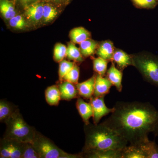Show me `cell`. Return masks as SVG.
Listing matches in <instances>:
<instances>
[{
    "label": "cell",
    "instance_id": "cell-1",
    "mask_svg": "<svg viewBox=\"0 0 158 158\" xmlns=\"http://www.w3.org/2000/svg\"><path fill=\"white\" fill-rule=\"evenodd\" d=\"M102 123L129 142L138 145L148 140L158 122V111L148 102H118Z\"/></svg>",
    "mask_w": 158,
    "mask_h": 158
},
{
    "label": "cell",
    "instance_id": "cell-2",
    "mask_svg": "<svg viewBox=\"0 0 158 158\" xmlns=\"http://www.w3.org/2000/svg\"><path fill=\"white\" fill-rule=\"evenodd\" d=\"M85 146L81 152L94 150H122L128 143L124 138L104 124L85 125Z\"/></svg>",
    "mask_w": 158,
    "mask_h": 158
},
{
    "label": "cell",
    "instance_id": "cell-3",
    "mask_svg": "<svg viewBox=\"0 0 158 158\" xmlns=\"http://www.w3.org/2000/svg\"><path fill=\"white\" fill-rule=\"evenodd\" d=\"M5 123L6 129L3 138L20 143H32L37 131L26 122L19 109Z\"/></svg>",
    "mask_w": 158,
    "mask_h": 158
},
{
    "label": "cell",
    "instance_id": "cell-4",
    "mask_svg": "<svg viewBox=\"0 0 158 158\" xmlns=\"http://www.w3.org/2000/svg\"><path fill=\"white\" fill-rule=\"evenodd\" d=\"M33 146L40 158H82L81 154H71L59 148L50 139L37 131Z\"/></svg>",
    "mask_w": 158,
    "mask_h": 158
},
{
    "label": "cell",
    "instance_id": "cell-5",
    "mask_svg": "<svg viewBox=\"0 0 158 158\" xmlns=\"http://www.w3.org/2000/svg\"><path fill=\"white\" fill-rule=\"evenodd\" d=\"M135 66L147 81L158 87V57L150 54H139L132 57Z\"/></svg>",
    "mask_w": 158,
    "mask_h": 158
},
{
    "label": "cell",
    "instance_id": "cell-6",
    "mask_svg": "<svg viewBox=\"0 0 158 158\" xmlns=\"http://www.w3.org/2000/svg\"><path fill=\"white\" fill-rule=\"evenodd\" d=\"M105 96L94 97H92L90 99V102L93 110V120L94 124H98L102 117L112 113L115 110V108H109L105 102Z\"/></svg>",
    "mask_w": 158,
    "mask_h": 158
},
{
    "label": "cell",
    "instance_id": "cell-7",
    "mask_svg": "<svg viewBox=\"0 0 158 158\" xmlns=\"http://www.w3.org/2000/svg\"><path fill=\"white\" fill-rule=\"evenodd\" d=\"M113 86V84L107 77H105L97 74L95 78L93 97L106 96L110 93V88Z\"/></svg>",
    "mask_w": 158,
    "mask_h": 158
},
{
    "label": "cell",
    "instance_id": "cell-8",
    "mask_svg": "<svg viewBox=\"0 0 158 158\" xmlns=\"http://www.w3.org/2000/svg\"><path fill=\"white\" fill-rule=\"evenodd\" d=\"M58 86L62 100L69 101L80 97L76 86L70 82L63 81L60 82Z\"/></svg>",
    "mask_w": 158,
    "mask_h": 158
},
{
    "label": "cell",
    "instance_id": "cell-9",
    "mask_svg": "<svg viewBox=\"0 0 158 158\" xmlns=\"http://www.w3.org/2000/svg\"><path fill=\"white\" fill-rule=\"evenodd\" d=\"M96 76V75H94L87 81L78 83L76 85L79 96L85 99L89 100L93 96Z\"/></svg>",
    "mask_w": 158,
    "mask_h": 158
},
{
    "label": "cell",
    "instance_id": "cell-10",
    "mask_svg": "<svg viewBox=\"0 0 158 158\" xmlns=\"http://www.w3.org/2000/svg\"><path fill=\"white\" fill-rule=\"evenodd\" d=\"M81 153L83 158H122V150H94Z\"/></svg>",
    "mask_w": 158,
    "mask_h": 158
},
{
    "label": "cell",
    "instance_id": "cell-11",
    "mask_svg": "<svg viewBox=\"0 0 158 158\" xmlns=\"http://www.w3.org/2000/svg\"><path fill=\"white\" fill-rule=\"evenodd\" d=\"M76 107L85 125L89 124V119L93 116V108L90 102H87L82 98L79 97L77 99Z\"/></svg>",
    "mask_w": 158,
    "mask_h": 158
},
{
    "label": "cell",
    "instance_id": "cell-12",
    "mask_svg": "<svg viewBox=\"0 0 158 158\" xmlns=\"http://www.w3.org/2000/svg\"><path fill=\"white\" fill-rule=\"evenodd\" d=\"M107 77L110 81L115 86L118 92L122 90L123 73L121 70L116 68L115 64L112 63L110 69L107 72Z\"/></svg>",
    "mask_w": 158,
    "mask_h": 158
},
{
    "label": "cell",
    "instance_id": "cell-13",
    "mask_svg": "<svg viewBox=\"0 0 158 158\" xmlns=\"http://www.w3.org/2000/svg\"><path fill=\"white\" fill-rule=\"evenodd\" d=\"M114 52L115 50L113 42L107 40L100 44L98 48L96 53L99 57L107 61H112Z\"/></svg>",
    "mask_w": 158,
    "mask_h": 158
},
{
    "label": "cell",
    "instance_id": "cell-14",
    "mask_svg": "<svg viewBox=\"0 0 158 158\" xmlns=\"http://www.w3.org/2000/svg\"><path fill=\"white\" fill-rule=\"evenodd\" d=\"M122 70L129 65H132V57L121 50H116L113 54V60Z\"/></svg>",
    "mask_w": 158,
    "mask_h": 158
},
{
    "label": "cell",
    "instance_id": "cell-15",
    "mask_svg": "<svg viewBox=\"0 0 158 158\" xmlns=\"http://www.w3.org/2000/svg\"><path fill=\"white\" fill-rule=\"evenodd\" d=\"M47 102L52 106H57L61 100V93L58 85H53L48 87L45 91Z\"/></svg>",
    "mask_w": 158,
    "mask_h": 158
},
{
    "label": "cell",
    "instance_id": "cell-16",
    "mask_svg": "<svg viewBox=\"0 0 158 158\" xmlns=\"http://www.w3.org/2000/svg\"><path fill=\"white\" fill-rule=\"evenodd\" d=\"M18 109L16 106L5 100L0 101V122L5 123Z\"/></svg>",
    "mask_w": 158,
    "mask_h": 158
},
{
    "label": "cell",
    "instance_id": "cell-17",
    "mask_svg": "<svg viewBox=\"0 0 158 158\" xmlns=\"http://www.w3.org/2000/svg\"><path fill=\"white\" fill-rule=\"evenodd\" d=\"M72 42L74 44H81L91 37L90 32L82 27L75 28L69 33Z\"/></svg>",
    "mask_w": 158,
    "mask_h": 158
},
{
    "label": "cell",
    "instance_id": "cell-18",
    "mask_svg": "<svg viewBox=\"0 0 158 158\" xmlns=\"http://www.w3.org/2000/svg\"><path fill=\"white\" fill-rule=\"evenodd\" d=\"M44 6L39 3L33 4L27 8L26 15L33 22H38L43 17Z\"/></svg>",
    "mask_w": 158,
    "mask_h": 158
},
{
    "label": "cell",
    "instance_id": "cell-19",
    "mask_svg": "<svg viewBox=\"0 0 158 158\" xmlns=\"http://www.w3.org/2000/svg\"><path fill=\"white\" fill-rule=\"evenodd\" d=\"M122 158H146V156L139 146L130 144L122 149Z\"/></svg>",
    "mask_w": 158,
    "mask_h": 158
},
{
    "label": "cell",
    "instance_id": "cell-20",
    "mask_svg": "<svg viewBox=\"0 0 158 158\" xmlns=\"http://www.w3.org/2000/svg\"><path fill=\"white\" fill-rule=\"evenodd\" d=\"M80 49L82 56L88 57L93 55L98 47V43L95 40L89 38L80 44Z\"/></svg>",
    "mask_w": 158,
    "mask_h": 158
},
{
    "label": "cell",
    "instance_id": "cell-21",
    "mask_svg": "<svg viewBox=\"0 0 158 158\" xmlns=\"http://www.w3.org/2000/svg\"><path fill=\"white\" fill-rule=\"evenodd\" d=\"M138 146L144 152L146 158H158V146L154 141L148 139Z\"/></svg>",
    "mask_w": 158,
    "mask_h": 158
},
{
    "label": "cell",
    "instance_id": "cell-22",
    "mask_svg": "<svg viewBox=\"0 0 158 158\" xmlns=\"http://www.w3.org/2000/svg\"><path fill=\"white\" fill-rule=\"evenodd\" d=\"M66 56L69 59L74 62H81L84 61L83 56L80 49L72 42L68 44L66 51Z\"/></svg>",
    "mask_w": 158,
    "mask_h": 158
},
{
    "label": "cell",
    "instance_id": "cell-23",
    "mask_svg": "<svg viewBox=\"0 0 158 158\" xmlns=\"http://www.w3.org/2000/svg\"><path fill=\"white\" fill-rule=\"evenodd\" d=\"M0 10L3 17L10 19L16 15V12L13 4L8 0H1Z\"/></svg>",
    "mask_w": 158,
    "mask_h": 158
},
{
    "label": "cell",
    "instance_id": "cell-24",
    "mask_svg": "<svg viewBox=\"0 0 158 158\" xmlns=\"http://www.w3.org/2000/svg\"><path fill=\"white\" fill-rule=\"evenodd\" d=\"M93 64L94 70L98 74L104 77L107 69V60L98 57L93 59Z\"/></svg>",
    "mask_w": 158,
    "mask_h": 158
},
{
    "label": "cell",
    "instance_id": "cell-25",
    "mask_svg": "<svg viewBox=\"0 0 158 158\" xmlns=\"http://www.w3.org/2000/svg\"><path fill=\"white\" fill-rule=\"evenodd\" d=\"M75 63L67 60H63L59 62V75L60 82H62L64 76L74 67Z\"/></svg>",
    "mask_w": 158,
    "mask_h": 158
},
{
    "label": "cell",
    "instance_id": "cell-26",
    "mask_svg": "<svg viewBox=\"0 0 158 158\" xmlns=\"http://www.w3.org/2000/svg\"><path fill=\"white\" fill-rule=\"evenodd\" d=\"M79 77L80 68L77 65L75 64L73 68L64 76L62 81H67L74 85H76L78 83Z\"/></svg>",
    "mask_w": 158,
    "mask_h": 158
},
{
    "label": "cell",
    "instance_id": "cell-27",
    "mask_svg": "<svg viewBox=\"0 0 158 158\" xmlns=\"http://www.w3.org/2000/svg\"><path fill=\"white\" fill-rule=\"evenodd\" d=\"M67 48L64 44L58 43L56 44L54 51V59L56 62H60L66 56Z\"/></svg>",
    "mask_w": 158,
    "mask_h": 158
},
{
    "label": "cell",
    "instance_id": "cell-28",
    "mask_svg": "<svg viewBox=\"0 0 158 158\" xmlns=\"http://www.w3.org/2000/svg\"><path fill=\"white\" fill-rule=\"evenodd\" d=\"M22 158H40L38 153L31 143L24 144Z\"/></svg>",
    "mask_w": 158,
    "mask_h": 158
},
{
    "label": "cell",
    "instance_id": "cell-29",
    "mask_svg": "<svg viewBox=\"0 0 158 158\" xmlns=\"http://www.w3.org/2000/svg\"><path fill=\"white\" fill-rule=\"evenodd\" d=\"M58 14L56 9L50 5L44 6L43 18L45 22L52 21L56 17Z\"/></svg>",
    "mask_w": 158,
    "mask_h": 158
},
{
    "label": "cell",
    "instance_id": "cell-30",
    "mask_svg": "<svg viewBox=\"0 0 158 158\" xmlns=\"http://www.w3.org/2000/svg\"><path fill=\"white\" fill-rule=\"evenodd\" d=\"M10 25L14 28L22 29L26 26L25 21L21 15H15L9 20Z\"/></svg>",
    "mask_w": 158,
    "mask_h": 158
},
{
    "label": "cell",
    "instance_id": "cell-31",
    "mask_svg": "<svg viewBox=\"0 0 158 158\" xmlns=\"http://www.w3.org/2000/svg\"><path fill=\"white\" fill-rule=\"evenodd\" d=\"M135 3L143 8H152L156 4V0H136Z\"/></svg>",
    "mask_w": 158,
    "mask_h": 158
},
{
    "label": "cell",
    "instance_id": "cell-32",
    "mask_svg": "<svg viewBox=\"0 0 158 158\" xmlns=\"http://www.w3.org/2000/svg\"><path fill=\"white\" fill-rule=\"evenodd\" d=\"M153 133L154 134L155 136H158V122L157 124H156Z\"/></svg>",
    "mask_w": 158,
    "mask_h": 158
},
{
    "label": "cell",
    "instance_id": "cell-33",
    "mask_svg": "<svg viewBox=\"0 0 158 158\" xmlns=\"http://www.w3.org/2000/svg\"><path fill=\"white\" fill-rule=\"evenodd\" d=\"M25 5L26 4H28V3L31 2H33L34 0H20Z\"/></svg>",
    "mask_w": 158,
    "mask_h": 158
},
{
    "label": "cell",
    "instance_id": "cell-34",
    "mask_svg": "<svg viewBox=\"0 0 158 158\" xmlns=\"http://www.w3.org/2000/svg\"><path fill=\"white\" fill-rule=\"evenodd\" d=\"M133 1H134V2H135L136 1V0H133Z\"/></svg>",
    "mask_w": 158,
    "mask_h": 158
}]
</instances>
